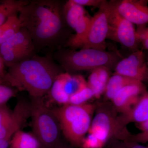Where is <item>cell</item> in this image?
Masks as SVG:
<instances>
[{"label": "cell", "instance_id": "836d02e7", "mask_svg": "<svg viewBox=\"0 0 148 148\" xmlns=\"http://www.w3.org/2000/svg\"><path fill=\"white\" fill-rule=\"evenodd\" d=\"M54 148H71L70 147H69L67 145H65V144H64V143H62V142H61V140H60V142H59V143L56 145V146H55V147Z\"/></svg>", "mask_w": 148, "mask_h": 148}, {"label": "cell", "instance_id": "52a82bcc", "mask_svg": "<svg viewBox=\"0 0 148 148\" xmlns=\"http://www.w3.org/2000/svg\"><path fill=\"white\" fill-rule=\"evenodd\" d=\"M30 101L19 100L12 111L5 104L0 106V139L11 140L13 135L31 117Z\"/></svg>", "mask_w": 148, "mask_h": 148}, {"label": "cell", "instance_id": "4316f807", "mask_svg": "<svg viewBox=\"0 0 148 148\" xmlns=\"http://www.w3.org/2000/svg\"><path fill=\"white\" fill-rule=\"evenodd\" d=\"M103 147L102 143L95 135L90 133L85 138L82 146L83 148H102Z\"/></svg>", "mask_w": 148, "mask_h": 148}, {"label": "cell", "instance_id": "f1b7e54d", "mask_svg": "<svg viewBox=\"0 0 148 148\" xmlns=\"http://www.w3.org/2000/svg\"><path fill=\"white\" fill-rule=\"evenodd\" d=\"M130 141L135 143H145L148 142V131L142 132L130 138Z\"/></svg>", "mask_w": 148, "mask_h": 148}, {"label": "cell", "instance_id": "ba28073f", "mask_svg": "<svg viewBox=\"0 0 148 148\" xmlns=\"http://www.w3.org/2000/svg\"><path fill=\"white\" fill-rule=\"evenodd\" d=\"M110 1H103L97 13L91 18L90 26L82 49L106 50V40L109 33Z\"/></svg>", "mask_w": 148, "mask_h": 148}, {"label": "cell", "instance_id": "277c9868", "mask_svg": "<svg viewBox=\"0 0 148 148\" xmlns=\"http://www.w3.org/2000/svg\"><path fill=\"white\" fill-rule=\"evenodd\" d=\"M31 98L33 134L40 148H54L61 140L59 121L52 109L47 106L43 97Z\"/></svg>", "mask_w": 148, "mask_h": 148}, {"label": "cell", "instance_id": "3957f363", "mask_svg": "<svg viewBox=\"0 0 148 148\" xmlns=\"http://www.w3.org/2000/svg\"><path fill=\"white\" fill-rule=\"evenodd\" d=\"M95 109L92 104H68L52 109L58 119L61 131L74 147H82L86 134L89 131Z\"/></svg>", "mask_w": 148, "mask_h": 148}, {"label": "cell", "instance_id": "8fae6325", "mask_svg": "<svg viewBox=\"0 0 148 148\" xmlns=\"http://www.w3.org/2000/svg\"><path fill=\"white\" fill-rule=\"evenodd\" d=\"M146 91L144 84L136 81L123 88L112 101L115 108L118 111L123 114L126 113L135 106L140 97Z\"/></svg>", "mask_w": 148, "mask_h": 148}, {"label": "cell", "instance_id": "9c48e42d", "mask_svg": "<svg viewBox=\"0 0 148 148\" xmlns=\"http://www.w3.org/2000/svg\"><path fill=\"white\" fill-rule=\"evenodd\" d=\"M115 74L148 82V65L145 54L136 50L128 57L121 60L115 66Z\"/></svg>", "mask_w": 148, "mask_h": 148}, {"label": "cell", "instance_id": "f546056e", "mask_svg": "<svg viewBox=\"0 0 148 148\" xmlns=\"http://www.w3.org/2000/svg\"><path fill=\"white\" fill-rule=\"evenodd\" d=\"M113 148H148V147H147L137 143L128 142L125 145L115 146Z\"/></svg>", "mask_w": 148, "mask_h": 148}, {"label": "cell", "instance_id": "d4e9b609", "mask_svg": "<svg viewBox=\"0 0 148 148\" xmlns=\"http://www.w3.org/2000/svg\"><path fill=\"white\" fill-rule=\"evenodd\" d=\"M16 94L15 90L9 86L0 84V106L5 104Z\"/></svg>", "mask_w": 148, "mask_h": 148}, {"label": "cell", "instance_id": "ac0fdd59", "mask_svg": "<svg viewBox=\"0 0 148 148\" xmlns=\"http://www.w3.org/2000/svg\"><path fill=\"white\" fill-rule=\"evenodd\" d=\"M29 2L24 0H5L1 2L0 25L4 23L11 16L17 15L20 10Z\"/></svg>", "mask_w": 148, "mask_h": 148}, {"label": "cell", "instance_id": "30bf717a", "mask_svg": "<svg viewBox=\"0 0 148 148\" xmlns=\"http://www.w3.org/2000/svg\"><path fill=\"white\" fill-rule=\"evenodd\" d=\"M122 129L117 117L106 111H98L91 122L89 133L95 135L104 146L113 135Z\"/></svg>", "mask_w": 148, "mask_h": 148}, {"label": "cell", "instance_id": "83f0119b", "mask_svg": "<svg viewBox=\"0 0 148 148\" xmlns=\"http://www.w3.org/2000/svg\"><path fill=\"white\" fill-rule=\"evenodd\" d=\"M74 3L83 7H100L103 2V0H72Z\"/></svg>", "mask_w": 148, "mask_h": 148}, {"label": "cell", "instance_id": "e0dca14e", "mask_svg": "<svg viewBox=\"0 0 148 148\" xmlns=\"http://www.w3.org/2000/svg\"><path fill=\"white\" fill-rule=\"evenodd\" d=\"M64 15L67 24L73 29L86 15V12L82 6L70 0L64 8Z\"/></svg>", "mask_w": 148, "mask_h": 148}, {"label": "cell", "instance_id": "e575fe53", "mask_svg": "<svg viewBox=\"0 0 148 148\" xmlns=\"http://www.w3.org/2000/svg\"><path fill=\"white\" fill-rule=\"evenodd\" d=\"M5 81L4 79L0 77V84H2L3 82Z\"/></svg>", "mask_w": 148, "mask_h": 148}, {"label": "cell", "instance_id": "d6a6232c", "mask_svg": "<svg viewBox=\"0 0 148 148\" xmlns=\"http://www.w3.org/2000/svg\"><path fill=\"white\" fill-rule=\"evenodd\" d=\"M138 127L142 132L148 131V121L142 123H138Z\"/></svg>", "mask_w": 148, "mask_h": 148}, {"label": "cell", "instance_id": "7c38bea8", "mask_svg": "<svg viewBox=\"0 0 148 148\" xmlns=\"http://www.w3.org/2000/svg\"><path fill=\"white\" fill-rule=\"evenodd\" d=\"M148 1L123 0L116 1L121 14L133 24L145 26L148 23Z\"/></svg>", "mask_w": 148, "mask_h": 148}, {"label": "cell", "instance_id": "4fadbf2b", "mask_svg": "<svg viewBox=\"0 0 148 148\" xmlns=\"http://www.w3.org/2000/svg\"><path fill=\"white\" fill-rule=\"evenodd\" d=\"M118 120L121 127L130 122L142 123L148 121V91L140 97L132 108L121 116Z\"/></svg>", "mask_w": 148, "mask_h": 148}, {"label": "cell", "instance_id": "7402d4cb", "mask_svg": "<svg viewBox=\"0 0 148 148\" xmlns=\"http://www.w3.org/2000/svg\"><path fill=\"white\" fill-rule=\"evenodd\" d=\"M49 91L51 98L56 103L63 106L69 104L70 97L64 90L63 82L59 75L54 81Z\"/></svg>", "mask_w": 148, "mask_h": 148}, {"label": "cell", "instance_id": "5bb4252c", "mask_svg": "<svg viewBox=\"0 0 148 148\" xmlns=\"http://www.w3.org/2000/svg\"><path fill=\"white\" fill-rule=\"evenodd\" d=\"M6 42L14 47L31 56L35 48L31 35L27 29L23 27H21L18 32Z\"/></svg>", "mask_w": 148, "mask_h": 148}, {"label": "cell", "instance_id": "d6986e66", "mask_svg": "<svg viewBox=\"0 0 148 148\" xmlns=\"http://www.w3.org/2000/svg\"><path fill=\"white\" fill-rule=\"evenodd\" d=\"M137 80L124 76L115 74L109 79L105 90L106 98L112 100L117 93L127 85L135 82Z\"/></svg>", "mask_w": 148, "mask_h": 148}, {"label": "cell", "instance_id": "603a6c76", "mask_svg": "<svg viewBox=\"0 0 148 148\" xmlns=\"http://www.w3.org/2000/svg\"><path fill=\"white\" fill-rule=\"evenodd\" d=\"M96 69L98 73V79L96 86L92 89V90L94 93V97L99 98L106 90V86L110 79V69L104 67Z\"/></svg>", "mask_w": 148, "mask_h": 148}, {"label": "cell", "instance_id": "9a60e30c", "mask_svg": "<svg viewBox=\"0 0 148 148\" xmlns=\"http://www.w3.org/2000/svg\"><path fill=\"white\" fill-rule=\"evenodd\" d=\"M0 56L4 64L8 67L32 57V56L21 51L7 42L0 45Z\"/></svg>", "mask_w": 148, "mask_h": 148}, {"label": "cell", "instance_id": "2e32d148", "mask_svg": "<svg viewBox=\"0 0 148 148\" xmlns=\"http://www.w3.org/2000/svg\"><path fill=\"white\" fill-rule=\"evenodd\" d=\"M65 92L69 97L82 90L87 86L84 77L81 75H70L62 73L59 75Z\"/></svg>", "mask_w": 148, "mask_h": 148}, {"label": "cell", "instance_id": "4dcf8cb0", "mask_svg": "<svg viewBox=\"0 0 148 148\" xmlns=\"http://www.w3.org/2000/svg\"><path fill=\"white\" fill-rule=\"evenodd\" d=\"M10 141V139H0V148H8Z\"/></svg>", "mask_w": 148, "mask_h": 148}, {"label": "cell", "instance_id": "7a4b0ae2", "mask_svg": "<svg viewBox=\"0 0 148 148\" xmlns=\"http://www.w3.org/2000/svg\"><path fill=\"white\" fill-rule=\"evenodd\" d=\"M61 5L52 0L29 1L19 11L21 27L32 37L35 47L50 45L56 39L63 27Z\"/></svg>", "mask_w": 148, "mask_h": 148}, {"label": "cell", "instance_id": "8992f818", "mask_svg": "<svg viewBox=\"0 0 148 148\" xmlns=\"http://www.w3.org/2000/svg\"><path fill=\"white\" fill-rule=\"evenodd\" d=\"M109 24L108 38L117 42L130 49H136L138 41L134 24L119 13L116 1H110Z\"/></svg>", "mask_w": 148, "mask_h": 148}, {"label": "cell", "instance_id": "1f68e13d", "mask_svg": "<svg viewBox=\"0 0 148 148\" xmlns=\"http://www.w3.org/2000/svg\"><path fill=\"white\" fill-rule=\"evenodd\" d=\"M4 63L0 56V77L4 79L5 74L4 73Z\"/></svg>", "mask_w": 148, "mask_h": 148}, {"label": "cell", "instance_id": "484cf974", "mask_svg": "<svg viewBox=\"0 0 148 148\" xmlns=\"http://www.w3.org/2000/svg\"><path fill=\"white\" fill-rule=\"evenodd\" d=\"M136 33L138 42H141L145 49L148 50V27L138 26Z\"/></svg>", "mask_w": 148, "mask_h": 148}, {"label": "cell", "instance_id": "ffe728a7", "mask_svg": "<svg viewBox=\"0 0 148 148\" xmlns=\"http://www.w3.org/2000/svg\"><path fill=\"white\" fill-rule=\"evenodd\" d=\"M40 143L34 134L19 130L12 136L10 148H40Z\"/></svg>", "mask_w": 148, "mask_h": 148}, {"label": "cell", "instance_id": "44dd1931", "mask_svg": "<svg viewBox=\"0 0 148 148\" xmlns=\"http://www.w3.org/2000/svg\"><path fill=\"white\" fill-rule=\"evenodd\" d=\"M21 28V23L17 15L11 16L0 25V45L6 42Z\"/></svg>", "mask_w": 148, "mask_h": 148}, {"label": "cell", "instance_id": "cb8c5ba5", "mask_svg": "<svg viewBox=\"0 0 148 148\" xmlns=\"http://www.w3.org/2000/svg\"><path fill=\"white\" fill-rule=\"evenodd\" d=\"M94 97V93L89 86L85 87L82 90L72 95L69 98V104L73 105H81L85 104L89 99Z\"/></svg>", "mask_w": 148, "mask_h": 148}, {"label": "cell", "instance_id": "5b68a950", "mask_svg": "<svg viewBox=\"0 0 148 148\" xmlns=\"http://www.w3.org/2000/svg\"><path fill=\"white\" fill-rule=\"evenodd\" d=\"M58 58L63 67L73 71H92L102 67L110 69L115 67L120 61L116 53L93 48L63 51L58 53Z\"/></svg>", "mask_w": 148, "mask_h": 148}, {"label": "cell", "instance_id": "6da1fadb", "mask_svg": "<svg viewBox=\"0 0 148 148\" xmlns=\"http://www.w3.org/2000/svg\"><path fill=\"white\" fill-rule=\"evenodd\" d=\"M5 81L31 97H42L62 73L58 65L47 57L35 55L10 66Z\"/></svg>", "mask_w": 148, "mask_h": 148}]
</instances>
